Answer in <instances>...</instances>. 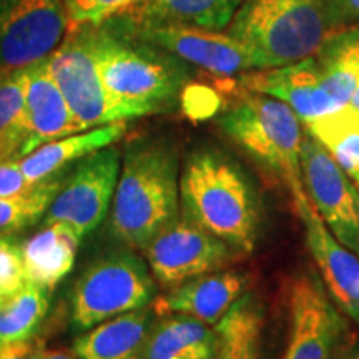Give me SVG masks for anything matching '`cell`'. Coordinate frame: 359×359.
<instances>
[{"label":"cell","mask_w":359,"mask_h":359,"mask_svg":"<svg viewBox=\"0 0 359 359\" xmlns=\"http://www.w3.org/2000/svg\"><path fill=\"white\" fill-rule=\"evenodd\" d=\"M248 278L238 271H213L191 278L165 296L154 299V311L158 316L180 313L196 318L210 326H217L233 303L243 294Z\"/></svg>","instance_id":"2e32d148"},{"label":"cell","mask_w":359,"mask_h":359,"mask_svg":"<svg viewBox=\"0 0 359 359\" xmlns=\"http://www.w3.org/2000/svg\"><path fill=\"white\" fill-rule=\"evenodd\" d=\"M313 57L323 87L344 109L359 85V27L336 30Z\"/></svg>","instance_id":"603a6c76"},{"label":"cell","mask_w":359,"mask_h":359,"mask_svg":"<svg viewBox=\"0 0 359 359\" xmlns=\"http://www.w3.org/2000/svg\"><path fill=\"white\" fill-rule=\"evenodd\" d=\"M338 27L333 0H243L228 35L266 70L313 57Z\"/></svg>","instance_id":"277c9868"},{"label":"cell","mask_w":359,"mask_h":359,"mask_svg":"<svg viewBox=\"0 0 359 359\" xmlns=\"http://www.w3.org/2000/svg\"><path fill=\"white\" fill-rule=\"evenodd\" d=\"M263 306L257 296L246 293L233 303L218 325L219 359H262Z\"/></svg>","instance_id":"cb8c5ba5"},{"label":"cell","mask_w":359,"mask_h":359,"mask_svg":"<svg viewBox=\"0 0 359 359\" xmlns=\"http://www.w3.org/2000/svg\"><path fill=\"white\" fill-rule=\"evenodd\" d=\"M120 165V150L114 145L82 158L62 183L48 206L45 223H67L80 238L95 230L114 200Z\"/></svg>","instance_id":"8fae6325"},{"label":"cell","mask_w":359,"mask_h":359,"mask_svg":"<svg viewBox=\"0 0 359 359\" xmlns=\"http://www.w3.org/2000/svg\"><path fill=\"white\" fill-rule=\"evenodd\" d=\"M151 306L132 309L90 327L72 344L79 359H137L155 321Z\"/></svg>","instance_id":"ffe728a7"},{"label":"cell","mask_w":359,"mask_h":359,"mask_svg":"<svg viewBox=\"0 0 359 359\" xmlns=\"http://www.w3.org/2000/svg\"><path fill=\"white\" fill-rule=\"evenodd\" d=\"M218 354L215 326L177 313L154 321L137 359H217Z\"/></svg>","instance_id":"d6986e66"},{"label":"cell","mask_w":359,"mask_h":359,"mask_svg":"<svg viewBox=\"0 0 359 359\" xmlns=\"http://www.w3.org/2000/svg\"><path fill=\"white\" fill-rule=\"evenodd\" d=\"M241 85L246 92L264 93L285 102L304 125L341 110L323 87L314 57L246 75Z\"/></svg>","instance_id":"9a60e30c"},{"label":"cell","mask_w":359,"mask_h":359,"mask_svg":"<svg viewBox=\"0 0 359 359\" xmlns=\"http://www.w3.org/2000/svg\"><path fill=\"white\" fill-rule=\"evenodd\" d=\"M69 27L65 0H0V75L50 57Z\"/></svg>","instance_id":"52a82bcc"},{"label":"cell","mask_w":359,"mask_h":359,"mask_svg":"<svg viewBox=\"0 0 359 359\" xmlns=\"http://www.w3.org/2000/svg\"><path fill=\"white\" fill-rule=\"evenodd\" d=\"M147 2L148 0H65V7L70 27H79L102 25L111 19L133 15L145 7Z\"/></svg>","instance_id":"f1b7e54d"},{"label":"cell","mask_w":359,"mask_h":359,"mask_svg":"<svg viewBox=\"0 0 359 359\" xmlns=\"http://www.w3.org/2000/svg\"><path fill=\"white\" fill-rule=\"evenodd\" d=\"M217 359H219V358H217Z\"/></svg>","instance_id":"74e56055"},{"label":"cell","mask_w":359,"mask_h":359,"mask_svg":"<svg viewBox=\"0 0 359 359\" xmlns=\"http://www.w3.org/2000/svg\"><path fill=\"white\" fill-rule=\"evenodd\" d=\"M45 351L42 341L32 338L0 348V359H45Z\"/></svg>","instance_id":"d6a6232c"},{"label":"cell","mask_w":359,"mask_h":359,"mask_svg":"<svg viewBox=\"0 0 359 359\" xmlns=\"http://www.w3.org/2000/svg\"><path fill=\"white\" fill-rule=\"evenodd\" d=\"M358 188H359V187H358Z\"/></svg>","instance_id":"f35d334b"},{"label":"cell","mask_w":359,"mask_h":359,"mask_svg":"<svg viewBox=\"0 0 359 359\" xmlns=\"http://www.w3.org/2000/svg\"><path fill=\"white\" fill-rule=\"evenodd\" d=\"M306 128L359 187V110L344 107L306 123Z\"/></svg>","instance_id":"484cf974"},{"label":"cell","mask_w":359,"mask_h":359,"mask_svg":"<svg viewBox=\"0 0 359 359\" xmlns=\"http://www.w3.org/2000/svg\"><path fill=\"white\" fill-rule=\"evenodd\" d=\"M47 291L27 285L15 298L0 306V348L35 338L48 311Z\"/></svg>","instance_id":"4316f807"},{"label":"cell","mask_w":359,"mask_h":359,"mask_svg":"<svg viewBox=\"0 0 359 359\" xmlns=\"http://www.w3.org/2000/svg\"><path fill=\"white\" fill-rule=\"evenodd\" d=\"M156 285L132 248L111 251L90 263L72 290V325L90 330L155 299Z\"/></svg>","instance_id":"8992f818"},{"label":"cell","mask_w":359,"mask_h":359,"mask_svg":"<svg viewBox=\"0 0 359 359\" xmlns=\"http://www.w3.org/2000/svg\"><path fill=\"white\" fill-rule=\"evenodd\" d=\"M339 359H359V346H354L341 354Z\"/></svg>","instance_id":"d590c367"},{"label":"cell","mask_w":359,"mask_h":359,"mask_svg":"<svg viewBox=\"0 0 359 359\" xmlns=\"http://www.w3.org/2000/svg\"><path fill=\"white\" fill-rule=\"evenodd\" d=\"M122 19L135 37L163 48L187 64L200 67L210 74L230 77L255 69L248 50L228 34L195 27L137 24L130 17Z\"/></svg>","instance_id":"4fadbf2b"},{"label":"cell","mask_w":359,"mask_h":359,"mask_svg":"<svg viewBox=\"0 0 359 359\" xmlns=\"http://www.w3.org/2000/svg\"><path fill=\"white\" fill-rule=\"evenodd\" d=\"M346 107H349V109H353V110H359V85H358V88L354 90L351 100H349Z\"/></svg>","instance_id":"8d00e7d4"},{"label":"cell","mask_w":359,"mask_h":359,"mask_svg":"<svg viewBox=\"0 0 359 359\" xmlns=\"http://www.w3.org/2000/svg\"><path fill=\"white\" fill-rule=\"evenodd\" d=\"M243 0H148L130 19L148 25H182L222 30L230 25Z\"/></svg>","instance_id":"7402d4cb"},{"label":"cell","mask_w":359,"mask_h":359,"mask_svg":"<svg viewBox=\"0 0 359 359\" xmlns=\"http://www.w3.org/2000/svg\"><path fill=\"white\" fill-rule=\"evenodd\" d=\"M143 253L155 280L168 288L228 266L240 251L182 215L161 228Z\"/></svg>","instance_id":"9c48e42d"},{"label":"cell","mask_w":359,"mask_h":359,"mask_svg":"<svg viewBox=\"0 0 359 359\" xmlns=\"http://www.w3.org/2000/svg\"><path fill=\"white\" fill-rule=\"evenodd\" d=\"M290 338L281 359H331L344 320L326 290L311 275L288 283Z\"/></svg>","instance_id":"7c38bea8"},{"label":"cell","mask_w":359,"mask_h":359,"mask_svg":"<svg viewBox=\"0 0 359 359\" xmlns=\"http://www.w3.org/2000/svg\"><path fill=\"white\" fill-rule=\"evenodd\" d=\"M218 127L264 172L280 180L294 206L308 198L302 172V122L290 105L264 93L245 92L223 111Z\"/></svg>","instance_id":"5b68a950"},{"label":"cell","mask_w":359,"mask_h":359,"mask_svg":"<svg viewBox=\"0 0 359 359\" xmlns=\"http://www.w3.org/2000/svg\"><path fill=\"white\" fill-rule=\"evenodd\" d=\"M25 116L29 130L27 155L45 143L82 132L48 70L47 58L27 69Z\"/></svg>","instance_id":"e0dca14e"},{"label":"cell","mask_w":359,"mask_h":359,"mask_svg":"<svg viewBox=\"0 0 359 359\" xmlns=\"http://www.w3.org/2000/svg\"><path fill=\"white\" fill-rule=\"evenodd\" d=\"M47 62L82 132L102 125L127 122L103 87L87 25L70 27L65 40H62Z\"/></svg>","instance_id":"ba28073f"},{"label":"cell","mask_w":359,"mask_h":359,"mask_svg":"<svg viewBox=\"0 0 359 359\" xmlns=\"http://www.w3.org/2000/svg\"><path fill=\"white\" fill-rule=\"evenodd\" d=\"M80 240L67 223H45L20 245L27 281L47 293L55 290L74 268Z\"/></svg>","instance_id":"ac0fdd59"},{"label":"cell","mask_w":359,"mask_h":359,"mask_svg":"<svg viewBox=\"0 0 359 359\" xmlns=\"http://www.w3.org/2000/svg\"><path fill=\"white\" fill-rule=\"evenodd\" d=\"M64 180L52 177L19 195L0 198V235L32 226L47 213Z\"/></svg>","instance_id":"83f0119b"},{"label":"cell","mask_w":359,"mask_h":359,"mask_svg":"<svg viewBox=\"0 0 359 359\" xmlns=\"http://www.w3.org/2000/svg\"><path fill=\"white\" fill-rule=\"evenodd\" d=\"M87 27L102 83L123 120L175 109L190 82L187 62L135 37L122 17Z\"/></svg>","instance_id":"6da1fadb"},{"label":"cell","mask_w":359,"mask_h":359,"mask_svg":"<svg viewBox=\"0 0 359 359\" xmlns=\"http://www.w3.org/2000/svg\"><path fill=\"white\" fill-rule=\"evenodd\" d=\"M341 25L359 22V0H333Z\"/></svg>","instance_id":"836d02e7"},{"label":"cell","mask_w":359,"mask_h":359,"mask_svg":"<svg viewBox=\"0 0 359 359\" xmlns=\"http://www.w3.org/2000/svg\"><path fill=\"white\" fill-rule=\"evenodd\" d=\"M45 359H79L74 353H65V351H45Z\"/></svg>","instance_id":"e575fe53"},{"label":"cell","mask_w":359,"mask_h":359,"mask_svg":"<svg viewBox=\"0 0 359 359\" xmlns=\"http://www.w3.org/2000/svg\"><path fill=\"white\" fill-rule=\"evenodd\" d=\"M183 217L240 253L257 248L262 230L258 193L235 160L212 147L187 156L180 175Z\"/></svg>","instance_id":"3957f363"},{"label":"cell","mask_w":359,"mask_h":359,"mask_svg":"<svg viewBox=\"0 0 359 359\" xmlns=\"http://www.w3.org/2000/svg\"><path fill=\"white\" fill-rule=\"evenodd\" d=\"M27 69L0 75V161L27 155Z\"/></svg>","instance_id":"d4e9b609"},{"label":"cell","mask_w":359,"mask_h":359,"mask_svg":"<svg viewBox=\"0 0 359 359\" xmlns=\"http://www.w3.org/2000/svg\"><path fill=\"white\" fill-rule=\"evenodd\" d=\"M127 122H115L48 142L25 155L20 160V168L25 178L32 185H37L43 180L55 177L67 165L82 160L100 148L114 145L127 133Z\"/></svg>","instance_id":"44dd1931"},{"label":"cell","mask_w":359,"mask_h":359,"mask_svg":"<svg viewBox=\"0 0 359 359\" xmlns=\"http://www.w3.org/2000/svg\"><path fill=\"white\" fill-rule=\"evenodd\" d=\"M32 187L22 172L20 160L0 161V198L19 195Z\"/></svg>","instance_id":"1f68e13d"},{"label":"cell","mask_w":359,"mask_h":359,"mask_svg":"<svg viewBox=\"0 0 359 359\" xmlns=\"http://www.w3.org/2000/svg\"><path fill=\"white\" fill-rule=\"evenodd\" d=\"M178 170V150L168 138H137L125 148L110 233L127 248L143 251L161 228L180 217Z\"/></svg>","instance_id":"7a4b0ae2"},{"label":"cell","mask_w":359,"mask_h":359,"mask_svg":"<svg viewBox=\"0 0 359 359\" xmlns=\"http://www.w3.org/2000/svg\"><path fill=\"white\" fill-rule=\"evenodd\" d=\"M27 285L20 245L11 236L0 235V306L15 298Z\"/></svg>","instance_id":"f546056e"},{"label":"cell","mask_w":359,"mask_h":359,"mask_svg":"<svg viewBox=\"0 0 359 359\" xmlns=\"http://www.w3.org/2000/svg\"><path fill=\"white\" fill-rule=\"evenodd\" d=\"M306 195L336 240L359 257V188L313 135L303 137Z\"/></svg>","instance_id":"30bf717a"},{"label":"cell","mask_w":359,"mask_h":359,"mask_svg":"<svg viewBox=\"0 0 359 359\" xmlns=\"http://www.w3.org/2000/svg\"><path fill=\"white\" fill-rule=\"evenodd\" d=\"M306 233V245L336 304L359 323V258L327 230L309 198L294 206Z\"/></svg>","instance_id":"5bb4252c"},{"label":"cell","mask_w":359,"mask_h":359,"mask_svg":"<svg viewBox=\"0 0 359 359\" xmlns=\"http://www.w3.org/2000/svg\"><path fill=\"white\" fill-rule=\"evenodd\" d=\"M180 100H182L187 114L195 120L212 116L219 105L217 93L206 87H200V85H187Z\"/></svg>","instance_id":"4dcf8cb0"}]
</instances>
